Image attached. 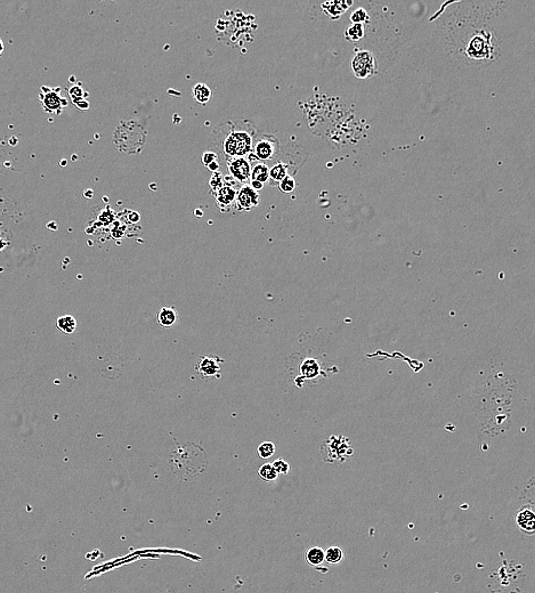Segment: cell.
<instances>
[{
	"label": "cell",
	"instance_id": "9",
	"mask_svg": "<svg viewBox=\"0 0 535 593\" xmlns=\"http://www.w3.org/2000/svg\"><path fill=\"white\" fill-rule=\"evenodd\" d=\"M490 36H483V34H477L474 36L473 39H470L469 44L467 47V54L468 56L475 60L484 58L490 54Z\"/></svg>",
	"mask_w": 535,
	"mask_h": 593
},
{
	"label": "cell",
	"instance_id": "28",
	"mask_svg": "<svg viewBox=\"0 0 535 593\" xmlns=\"http://www.w3.org/2000/svg\"><path fill=\"white\" fill-rule=\"evenodd\" d=\"M368 21H369V15L367 13V10H365L364 8L356 9L351 15L352 24H364V23H367Z\"/></svg>",
	"mask_w": 535,
	"mask_h": 593
},
{
	"label": "cell",
	"instance_id": "4",
	"mask_svg": "<svg viewBox=\"0 0 535 593\" xmlns=\"http://www.w3.org/2000/svg\"><path fill=\"white\" fill-rule=\"evenodd\" d=\"M242 185L230 177L228 175H225V183L224 185L216 192L215 196L216 203L222 213H228L232 209H235V203H237V196L239 188Z\"/></svg>",
	"mask_w": 535,
	"mask_h": 593
},
{
	"label": "cell",
	"instance_id": "27",
	"mask_svg": "<svg viewBox=\"0 0 535 593\" xmlns=\"http://www.w3.org/2000/svg\"><path fill=\"white\" fill-rule=\"evenodd\" d=\"M216 162H220L219 156H218V154L216 152L211 151V150H207V151H204L202 153V154H201V163L207 169L209 168L210 166H212V164H214V163H216ZM220 164H222V163H220Z\"/></svg>",
	"mask_w": 535,
	"mask_h": 593
},
{
	"label": "cell",
	"instance_id": "23",
	"mask_svg": "<svg viewBox=\"0 0 535 593\" xmlns=\"http://www.w3.org/2000/svg\"><path fill=\"white\" fill-rule=\"evenodd\" d=\"M275 453V445L272 442H264L257 447V454L261 459H269Z\"/></svg>",
	"mask_w": 535,
	"mask_h": 593
},
{
	"label": "cell",
	"instance_id": "20",
	"mask_svg": "<svg viewBox=\"0 0 535 593\" xmlns=\"http://www.w3.org/2000/svg\"><path fill=\"white\" fill-rule=\"evenodd\" d=\"M257 474L259 478L267 482L274 481L278 478V473L276 471V469H275L273 463H265V465L259 467Z\"/></svg>",
	"mask_w": 535,
	"mask_h": 593
},
{
	"label": "cell",
	"instance_id": "5",
	"mask_svg": "<svg viewBox=\"0 0 535 593\" xmlns=\"http://www.w3.org/2000/svg\"><path fill=\"white\" fill-rule=\"evenodd\" d=\"M352 71L359 79H369L378 72V62L369 50H360L352 60Z\"/></svg>",
	"mask_w": 535,
	"mask_h": 593
},
{
	"label": "cell",
	"instance_id": "30",
	"mask_svg": "<svg viewBox=\"0 0 535 593\" xmlns=\"http://www.w3.org/2000/svg\"><path fill=\"white\" fill-rule=\"evenodd\" d=\"M74 104H76V107L78 109H80V110H88L89 107H90L87 100H81V101L77 102V103H74Z\"/></svg>",
	"mask_w": 535,
	"mask_h": 593
},
{
	"label": "cell",
	"instance_id": "18",
	"mask_svg": "<svg viewBox=\"0 0 535 593\" xmlns=\"http://www.w3.org/2000/svg\"><path fill=\"white\" fill-rule=\"evenodd\" d=\"M192 95H193L194 100L198 102L199 104L204 105L211 100L212 92L206 84L200 82V84L194 86L193 90H192Z\"/></svg>",
	"mask_w": 535,
	"mask_h": 593
},
{
	"label": "cell",
	"instance_id": "3",
	"mask_svg": "<svg viewBox=\"0 0 535 593\" xmlns=\"http://www.w3.org/2000/svg\"><path fill=\"white\" fill-rule=\"evenodd\" d=\"M281 152V144L277 137L272 135H261L255 140L253 155L259 162H273L278 158Z\"/></svg>",
	"mask_w": 535,
	"mask_h": 593
},
{
	"label": "cell",
	"instance_id": "7",
	"mask_svg": "<svg viewBox=\"0 0 535 593\" xmlns=\"http://www.w3.org/2000/svg\"><path fill=\"white\" fill-rule=\"evenodd\" d=\"M224 362L218 356H202L195 365V371L203 380L220 376V364Z\"/></svg>",
	"mask_w": 535,
	"mask_h": 593
},
{
	"label": "cell",
	"instance_id": "15",
	"mask_svg": "<svg viewBox=\"0 0 535 593\" xmlns=\"http://www.w3.org/2000/svg\"><path fill=\"white\" fill-rule=\"evenodd\" d=\"M269 174L270 168L268 167V164L257 161V162L253 163L250 180H256V182H259L265 185V184L269 183Z\"/></svg>",
	"mask_w": 535,
	"mask_h": 593
},
{
	"label": "cell",
	"instance_id": "13",
	"mask_svg": "<svg viewBox=\"0 0 535 593\" xmlns=\"http://www.w3.org/2000/svg\"><path fill=\"white\" fill-rule=\"evenodd\" d=\"M299 370H300V374L302 378H304V380H313L317 378V376H320L322 373L320 363H318L316 359L313 358L305 359L300 365Z\"/></svg>",
	"mask_w": 535,
	"mask_h": 593
},
{
	"label": "cell",
	"instance_id": "21",
	"mask_svg": "<svg viewBox=\"0 0 535 593\" xmlns=\"http://www.w3.org/2000/svg\"><path fill=\"white\" fill-rule=\"evenodd\" d=\"M344 550L340 547H329L325 550V561L330 565H337L344 560Z\"/></svg>",
	"mask_w": 535,
	"mask_h": 593
},
{
	"label": "cell",
	"instance_id": "22",
	"mask_svg": "<svg viewBox=\"0 0 535 593\" xmlns=\"http://www.w3.org/2000/svg\"><path fill=\"white\" fill-rule=\"evenodd\" d=\"M346 40L356 42L364 37V24H351L345 32Z\"/></svg>",
	"mask_w": 535,
	"mask_h": 593
},
{
	"label": "cell",
	"instance_id": "10",
	"mask_svg": "<svg viewBox=\"0 0 535 593\" xmlns=\"http://www.w3.org/2000/svg\"><path fill=\"white\" fill-rule=\"evenodd\" d=\"M516 526L521 531L527 534V535H532L535 534V511L529 506H523L522 509L518 510L516 514Z\"/></svg>",
	"mask_w": 535,
	"mask_h": 593
},
{
	"label": "cell",
	"instance_id": "25",
	"mask_svg": "<svg viewBox=\"0 0 535 593\" xmlns=\"http://www.w3.org/2000/svg\"><path fill=\"white\" fill-rule=\"evenodd\" d=\"M69 94L73 103H77V102L81 100H86V97L88 96V93L86 92L80 84L73 85L72 87L69 89Z\"/></svg>",
	"mask_w": 535,
	"mask_h": 593
},
{
	"label": "cell",
	"instance_id": "6",
	"mask_svg": "<svg viewBox=\"0 0 535 593\" xmlns=\"http://www.w3.org/2000/svg\"><path fill=\"white\" fill-rule=\"evenodd\" d=\"M253 163L249 158H234L228 160L225 164L224 175H228L240 185L250 183Z\"/></svg>",
	"mask_w": 535,
	"mask_h": 593
},
{
	"label": "cell",
	"instance_id": "19",
	"mask_svg": "<svg viewBox=\"0 0 535 593\" xmlns=\"http://www.w3.org/2000/svg\"><path fill=\"white\" fill-rule=\"evenodd\" d=\"M55 325H56V328L60 330L61 332L66 333V335H70V333H73L74 331H76L77 321L73 316L64 315V316L58 317L56 322H55Z\"/></svg>",
	"mask_w": 535,
	"mask_h": 593
},
{
	"label": "cell",
	"instance_id": "14",
	"mask_svg": "<svg viewBox=\"0 0 535 593\" xmlns=\"http://www.w3.org/2000/svg\"><path fill=\"white\" fill-rule=\"evenodd\" d=\"M177 319H178V314H177V309L175 307H162L158 313V315H156V322H158L160 327L162 328H170L174 325Z\"/></svg>",
	"mask_w": 535,
	"mask_h": 593
},
{
	"label": "cell",
	"instance_id": "1",
	"mask_svg": "<svg viewBox=\"0 0 535 593\" xmlns=\"http://www.w3.org/2000/svg\"><path fill=\"white\" fill-rule=\"evenodd\" d=\"M257 130L249 120H225L212 130L208 150L218 154L223 174L228 160L253 154Z\"/></svg>",
	"mask_w": 535,
	"mask_h": 593
},
{
	"label": "cell",
	"instance_id": "26",
	"mask_svg": "<svg viewBox=\"0 0 535 593\" xmlns=\"http://www.w3.org/2000/svg\"><path fill=\"white\" fill-rule=\"evenodd\" d=\"M277 187L280 188V191L282 192V193L289 194V193H291V192H293L294 190H296L297 182H296V179H294L293 176L289 175V176H286V177L283 179L280 184H278Z\"/></svg>",
	"mask_w": 535,
	"mask_h": 593
},
{
	"label": "cell",
	"instance_id": "8",
	"mask_svg": "<svg viewBox=\"0 0 535 593\" xmlns=\"http://www.w3.org/2000/svg\"><path fill=\"white\" fill-rule=\"evenodd\" d=\"M259 201H261V198H259L258 192L255 191L249 184H246L239 188L235 209L239 211H249L253 208L257 207Z\"/></svg>",
	"mask_w": 535,
	"mask_h": 593
},
{
	"label": "cell",
	"instance_id": "16",
	"mask_svg": "<svg viewBox=\"0 0 535 593\" xmlns=\"http://www.w3.org/2000/svg\"><path fill=\"white\" fill-rule=\"evenodd\" d=\"M352 5H353L352 1H349V2L333 1V2H325L322 7H323L325 14L328 15L329 17H331L332 19H337V17L341 16V15L348 9V7H351Z\"/></svg>",
	"mask_w": 535,
	"mask_h": 593
},
{
	"label": "cell",
	"instance_id": "24",
	"mask_svg": "<svg viewBox=\"0 0 535 593\" xmlns=\"http://www.w3.org/2000/svg\"><path fill=\"white\" fill-rule=\"evenodd\" d=\"M224 183H225V175H224L222 171H218V172H215V174H212L210 177V180H209V186H210L211 193L215 194L216 192H217L219 188L224 185Z\"/></svg>",
	"mask_w": 535,
	"mask_h": 593
},
{
	"label": "cell",
	"instance_id": "29",
	"mask_svg": "<svg viewBox=\"0 0 535 593\" xmlns=\"http://www.w3.org/2000/svg\"><path fill=\"white\" fill-rule=\"evenodd\" d=\"M273 466L278 473V474H288L290 473V465L283 459H278L273 462Z\"/></svg>",
	"mask_w": 535,
	"mask_h": 593
},
{
	"label": "cell",
	"instance_id": "12",
	"mask_svg": "<svg viewBox=\"0 0 535 593\" xmlns=\"http://www.w3.org/2000/svg\"><path fill=\"white\" fill-rule=\"evenodd\" d=\"M291 166L292 164H290L289 162H285V161H282V160H278L275 162L272 167H270V174H269V185L272 186H278V184H280L283 179H284L286 176L291 175L292 176V171H291Z\"/></svg>",
	"mask_w": 535,
	"mask_h": 593
},
{
	"label": "cell",
	"instance_id": "2",
	"mask_svg": "<svg viewBox=\"0 0 535 593\" xmlns=\"http://www.w3.org/2000/svg\"><path fill=\"white\" fill-rule=\"evenodd\" d=\"M354 453L351 439L342 435H333L322 443L321 459L328 463H342Z\"/></svg>",
	"mask_w": 535,
	"mask_h": 593
},
{
	"label": "cell",
	"instance_id": "11",
	"mask_svg": "<svg viewBox=\"0 0 535 593\" xmlns=\"http://www.w3.org/2000/svg\"><path fill=\"white\" fill-rule=\"evenodd\" d=\"M41 100H42V105H44V109L45 111L49 112V113H60L61 110L66 107V104H68V102H66L65 98H63L61 96L60 92H55V90H48V92H45V95L42 96L41 95Z\"/></svg>",
	"mask_w": 535,
	"mask_h": 593
},
{
	"label": "cell",
	"instance_id": "31",
	"mask_svg": "<svg viewBox=\"0 0 535 593\" xmlns=\"http://www.w3.org/2000/svg\"><path fill=\"white\" fill-rule=\"evenodd\" d=\"M249 185H250L251 187H253L255 191H257V192H259V191H261V190H263V187H264V184L259 183V182H256V180H250Z\"/></svg>",
	"mask_w": 535,
	"mask_h": 593
},
{
	"label": "cell",
	"instance_id": "17",
	"mask_svg": "<svg viewBox=\"0 0 535 593\" xmlns=\"http://www.w3.org/2000/svg\"><path fill=\"white\" fill-rule=\"evenodd\" d=\"M305 560L309 566H321L325 561V551L320 547L309 548L305 553Z\"/></svg>",
	"mask_w": 535,
	"mask_h": 593
}]
</instances>
